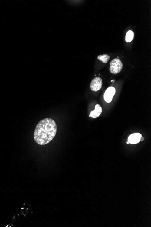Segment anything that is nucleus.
<instances>
[{
  "mask_svg": "<svg viewBox=\"0 0 151 227\" xmlns=\"http://www.w3.org/2000/svg\"><path fill=\"white\" fill-rule=\"evenodd\" d=\"M102 112V108L99 104H97L95 106V110L90 113L89 117L93 118H96L99 117L101 114Z\"/></svg>",
  "mask_w": 151,
  "mask_h": 227,
  "instance_id": "nucleus-6",
  "label": "nucleus"
},
{
  "mask_svg": "<svg viewBox=\"0 0 151 227\" xmlns=\"http://www.w3.org/2000/svg\"><path fill=\"white\" fill-rule=\"evenodd\" d=\"M57 132L56 123L53 119L46 118L38 122L34 137L37 144L45 145L49 143L55 137Z\"/></svg>",
  "mask_w": 151,
  "mask_h": 227,
  "instance_id": "nucleus-1",
  "label": "nucleus"
},
{
  "mask_svg": "<svg viewBox=\"0 0 151 227\" xmlns=\"http://www.w3.org/2000/svg\"><path fill=\"white\" fill-rule=\"evenodd\" d=\"M144 138L143 137H141L140 138V141H143V140H144Z\"/></svg>",
  "mask_w": 151,
  "mask_h": 227,
  "instance_id": "nucleus-9",
  "label": "nucleus"
},
{
  "mask_svg": "<svg viewBox=\"0 0 151 227\" xmlns=\"http://www.w3.org/2000/svg\"><path fill=\"white\" fill-rule=\"evenodd\" d=\"M122 68V63L119 59H114L110 62V71L112 74L120 73Z\"/></svg>",
  "mask_w": 151,
  "mask_h": 227,
  "instance_id": "nucleus-2",
  "label": "nucleus"
},
{
  "mask_svg": "<svg viewBox=\"0 0 151 227\" xmlns=\"http://www.w3.org/2000/svg\"><path fill=\"white\" fill-rule=\"evenodd\" d=\"M115 93V88L112 87L108 88L104 94V99L105 101L108 103L111 102Z\"/></svg>",
  "mask_w": 151,
  "mask_h": 227,
  "instance_id": "nucleus-4",
  "label": "nucleus"
},
{
  "mask_svg": "<svg viewBox=\"0 0 151 227\" xmlns=\"http://www.w3.org/2000/svg\"><path fill=\"white\" fill-rule=\"evenodd\" d=\"M134 34L132 31H128L125 36V40L127 42H130L134 38Z\"/></svg>",
  "mask_w": 151,
  "mask_h": 227,
  "instance_id": "nucleus-8",
  "label": "nucleus"
},
{
  "mask_svg": "<svg viewBox=\"0 0 151 227\" xmlns=\"http://www.w3.org/2000/svg\"><path fill=\"white\" fill-rule=\"evenodd\" d=\"M98 59L102 61L103 63H107L110 59V57L109 55L107 54H104L103 55H100L97 57Z\"/></svg>",
  "mask_w": 151,
  "mask_h": 227,
  "instance_id": "nucleus-7",
  "label": "nucleus"
},
{
  "mask_svg": "<svg viewBox=\"0 0 151 227\" xmlns=\"http://www.w3.org/2000/svg\"><path fill=\"white\" fill-rule=\"evenodd\" d=\"M102 80L100 77H96L91 81L90 84V88L91 90L97 92L100 90L102 88Z\"/></svg>",
  "mask_w": 151,
  "mask_h": 227,
  "instance_id": "nucleus-3",
  "label": "nucleus"
},
{
  "mask_svg": "<svg viewBox=\"0 0 151 227\" xmlns=\"http://www.w3.org/2000/svg\"><path fill=\"white\" fill-rule=\"evenodd\" d=\"M127 144H130V143H129V142H128H128H127Z\"/></svg>",
  "mask_w": 151,
  "mask_h": 227,
  "instance_id": "nucleus-10",
  "label": "nucleus"
},
{
  "mask_svg": "<svg viewBox=\"0 0 151 227\" xmlns=\"http://www.w3.org/2000/svg\"><path fill=\"white\" fill-rule=\"evenodd\" d=\"M142 137L140 133H135L131 134L128 137V141L132 144H136L140 141V138Z\"/></svg>",
  "mask_w": 151,
  "mask_h": 227,
  "instance_id": "nucleus-5",
  "label": "nucleus"
}]
</instances>
